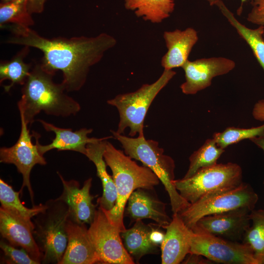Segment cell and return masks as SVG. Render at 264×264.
Listing matches in <instances>:
<instances>
[{
  "instance_id": "52a82bcc",
  "label": "cell",
  "mask_w": 264,
  "mask_h": 264,
  "mask_svg": "<svg viewBox=\"0 0 264 264\" xmlns=\"http://www.w3.org/2000/svg\"><path fill=\"white\" fill-rule=\"evenodd\" d=\"M242 182V168L233 162L216 163L199 169L189 178L173 181L180 196L190 204L208 194L236 188Z\"/></svg>"
},
{
  "instance_id": "83f0119b",
  "label": "cell",
  "mask_w": 264,
  "mask_h": 264,
  "mask_svg": "<svg viewBox=\"0 0 264 264\" xmlns=\"http://www.w3.org/2000/svg\"><path fill=\"white\" fill-rule=\"evenodd\" d=\"M224 152V149L219 147L213 138L206 139L190 156L188 169L183 178H189L199 169L216 164Z\"/></svg>"
},
{
  "instance_id": "44dd1931",
  "label": "cell",
  "mask_w": 264,
  "mask_h": 264,
  "mask_svg": "<svg viewBox=\"0 0 264 264\" xmlns=\"http://www.w3.org/2000/svg\"><path fill=\"white\" fill-rule=\"evenodd\" d=\"M108 139L89 143L87 145L86 156L95 166L97 176L101 181L103 194L97 199V204L102 209L109 211L115 205L117 192L112 176L107 171V164L104 158L106 142Z\"/></svg>"
},
{
  "instance_id": "1f68e13d",
  "label": "cell",
  "mask_w": 264,
  "mask_h": 264,
  "mask_svg": "<svg viewBox=\"0 0 264 264\" xmlns=\"http://www.w3.org/2000/svg\"><path fill=\"white\" fill-rule=\"evenodd\" d=\"M252 4L247 20L259 26H264V0H253Z\"/></svg>"
},
{
  "instance_id": "e0dca14e",
  "label": "cell",
  "mask_w": 264,
  "mask_h": 264,
  "mask_svg": "<svg viewBox=\"0 0 264 264\" xmlns=\"http://www.w3.org/2000/svg\"><path fill=\"white\" fill-rule=\"evenodd\" d=\"M160 246L162 264H179L190 254L192 230L178 213L173 214Z\"/></svg>"
},
{
  "instance_id": "836d02e7",
  "label": "cell",
  "mask_w": 264,
  "mask_h": 264,
  "mask_svg": "<svg viewBox=\"0 0 264 264\" xmlns=\"http://www.w3.org/2000/svg\"><path fill=\"white\" fill-rule=\"evenodd\" d=\"M252 114L253 118L259 121H264V99L258 100L254 105Z\"/></svg>"
},
{
  "instance_id": "484cf974",
  "label": "cell",
  "mask_w": 264,
  "mask_h": 264,
  "mask_svg": "<svg viewBox=\"0 0 264 264\" xmlns=\"http://www.w3.org/2000/svg\"><path fill=\"white\" fill-rule=\"evenodd\" d=\"M21 192L15 191L12 187L0 179V201L1 207L25 220L32 221L31 219L45 208V205L40 204L28 208L23 205L19 198Z\"/></svg>"
},
{
  "instance_id": "d6986e66",
  "label": "cell",
  "mask_w": 264,
  "mask_h": 264,
  "mask_svg": "<svg viewBox=\"0 0 264 264\" xmlns=\"http://www.w3.org/2000/svg\"><path fill=\"white\" fill-rule=\"evenodd\" d=\"M67 243L59 264H93L98 263L94 247L86 224L76 222L69 218L66 225Z\"/></svg>"
},
{
  "instance_id": "f35d334b",
  "label": "cell",
  "mask_w": 264,
  "mask_h": 264,
  "mask_svg": "<svg viewBox=\"0 0 264 264\" xmlns=\"http://www.w3.org/2000/svg\"><path fill=\"white\" fill-rule=\"evenodd\" d=\"M11 0H1L0 2H5L10 1H11Z\"/></svg>"
},
{
  "instance_id": "4316f807",
  "label": "cell",
  "mask_w": 264,
  "mask_h": 264,
  "mask_svg": "<svg viewBox=\"0 0 264 264\" xmlns=\"http://www.w3.org/2000/svg\"><path fill=\"white\" fill-rule=\"evenodd\" d=\"M249 218L251 224L242 242L251 248L258 264H264V209L252 210Z\"/></svg>"
},
{
  "instance_id": "d590c367",
  "label": "cell",
  "mask_w": 264,
  "mask_h": 264,
  "mask_svg": "<svg viewBox=\"0 0 264 264\" xmlns=\"http://www.w3.org/2000/svg\"><path fill=\"white\" fill-rule=\"evenodd\" d=\"M156 224H154L150 238L154 244L160 247L164 238L165 233L159 228L158 227L160 226L158 225L156 227Z\"/></svg>"
},
{
  "instance_id": "8fae6325",
  "label": "cell",
  "mask_w": 264,
  "mask_h": 264,
  "mask_svg": "<svg viewBox=\"0 0 264 264\" xmlns=\"http://www.w3.org/2000/svg\"><path fill=\"white\" fill-rule=\"evenodd\" d=\"M21 120L20 134L17 142L10 147H1L0 162L12 164L22 176V185L20 191L22 192L24 187L29 191L31 200L34 203V193L31 186L30 176L31 170L36 164L45 165L46 161L44 155L39 150L37 142L33 144L31 138L33 133H30L28 125L23 115L20 113Z\"/></svg>"
},
{
  "instance_id": "cb8c5ba5",
  "label": "cell",
  "mask_w": 264,
  "mask_h": 264,
  "mask_svg": "<svg viewBox=\"0 0 264 264\" xmlns=\"http://www.w3.org/2000/svg\"><path fill=\"white\" fill-rule=\"evenodd\" d=\"M124 6L138 18L159 23L170 16L175 3L174 0H125Z\"/></svg>"
},
{
  "instance_id": "e575fe53",
  "label": "cell",
  "mask_w": 264,
  "mask_h": 264,
  "mask_svg": "<svg viewBox=\"0 0 264 264\" xmlns=\"http://www.w3.org/2000/svg\"><path fill=\"white\" fill-rule=\"evenodd\" d=\"M188 255V256L187 255L184 260L183 261L182 263L199 264H208L214 263L212 261L200 255L189 254Z\"/></svg>"
},
{
  "instance_id": "d4e9b609",
  "label": "cell",
  "mask_w": 264,
  "mask_h": 264,
  "mask_svg": "<svg viewBox=\"0 0 264 264\" xmlns=\"http://www.w3.org/2000/svg\"><path fill=\"white\" fill-rule=\"evenodd\" d=\"M29 51V47H24L11 60L3 62L0 65V83L5 80L11 82L10 85L4 86L5 92H9L15 85H23L29 76L31 66L23 61Z\"/></svg>"
},
{
  "instance_id": "277c9868",
  "label": "cell",
  "mask_w": 264,
  "mask_h": 264,
  "mask_svg": "<svg viewBox=\"0 0 264 264\" xmlns=\"http://www.w3.org/2000/svg\"><path fill=\"white\" fill-rule=\"evenodd\" d=\"M111 132L113 137L121 144L127 155L142 162L157 176L169 195L173 214L179 213L190 205L180 196L173 184L175 179L176 166L174 159L164 154L163 149L159 146L157 141L146 139L144 135L133 138L116 131Z\"/></svg>"
},
{
  "instance_id": "2e32d148",
  "label": "cell",
  "mask_w": 264,
  "mask_h": 264,
  "mask_svg": "<svg viewBox=\"0 0 264 264\" xmlns=\"http://www.w3.org/2000/svg\"><path fill=\"white\" fill-rule=\"evenodd\" d=\"M47 132H52L55 134V138L49 144H40L39 139L40 135L35 132H33V137L37 142L38 149L42 154L53 150L60 151H72L80 153L86 155L87 145L92 142H96L104 139L112 138L113 136L101 138L89 137L88 135L92 132V129L83 128L78 131H73L71 129L59 128L48 123L42 119H38Z\"/></svg>"
},
{
  "instance_id": "7c38bea8",
  "label": "cell",
  "mask_w": 264,
  "mask_h": 264,
  "mask_svg": "<svg viewBox=\"0 0 264 264\" xmlns=\"http://www.w3.org/2000/svg\"><path fill=\"white\" fill-rule=\"evenodd\" d=\"M250 209L241 207L204 216L191 229L196 233L212 235L229 241L242 242L251 224Z\"/></svg>"
},
{
  "instance_id": "5bb4252c",
  "label": "cell",
  "mask_w": 264,
  "mask_h": 264,
  "mask_svg": "<svg viewBox=\"0 0 264 264\" xmlns=\"http://www.w3.org/2000/svg\"><path fill=\"white\" fill-rule=\"evenodd\" d=\"M57 173L63 186V192L58 198L67 205L70 219L79 223L90 225L94 218L98 205L93 203L95 197L90 194L92 178L85 180L80 188L77 181L66 180L59 172Z\"/></svg>"
},
{
  "instance_id": "9a60e30c",
  "label": "cell",
  "mask_w": 264,
  "mask_h": 264,
  "mask_svg": "<svg viewBox=\"0 0 264 264\" xmlns=\"http://www.w3.org/2000/svg\"><path fill=\"white\" fill-rule=\"evenodd\" d=\"M34 223L25 220L0 208V232L13 246L24 249L39 264L42 255L33 235Z\"/></svg>"
},
{
  "instance_id": "4dcf8cb0",
  "label": "cell",
  "mask_w": 264,
  "mask_h": 264,
  "mask_svg": "<svg viewBox=\"0 0 264 264\" xmlns=\"http://www.w3.org/2000/svg\"><path fill=\"white\" fill-rule=\"evenodd\" d=\"M0 247L2 251V263L9 264H39L24 249H18L1 240Z\"/></svg>"
},
{
  "instance_id": "5b68a950",
  "label": "cell",
  "mask_w": 264,
  "mask_h": 264,
  "mask_svg": "<svg viewBox=\"0 0 264 264\" xmlns=\"http://www.w3.org/2000/svg\"><path fill=\"white\" fill-rule=\"evenodd\" d=\"M34 218L33 235L42 255V263L59 264L67 243V205L57 198L48 200Z\"/></svg>"
},
{
  "instance_id": "30bf717a",
  "label": "cell",
  "mask_w": 264,
  "mask_h": 264,
  "mask_svg": "<svg viewBox=\"0 0 264 264\" xmlns=\"http://www.w3.org/2000/svg\"><path fill=\"white\" fill-rule=\"evenodd\" d=\"M190 254L203 256L214 263L258 264L248 244L203 233L192 231Z\"/></svg>"
},
{
  "instance_id": "7402d4cb",
  "label": "cell",
  "mask_w": 264,
  "mask_h": 264,
  "mask_svg": "<svg viewBox=\"0 0 264 264\" xmlns=\"http://www.w3.org/2000/svg\"><path fill=\"white\" fill-rule=\"evenodd\" d=\"M153 226V224H146L142 220H137L131 228L120 232L125 248L136 261L146 255L158 253L160 247L154 244L150 238Z\"/></svg>"
},
{
  "instance_id": "d6a6232c",
  "label": "cell",
  "mask_w": 264,
  "mask_h": 264,
  "mask_svg": "<svg viewBox=\"0 0 264 264\" xmlns=\"http://www.w3.org/2000/svg\"><path fill=\"white\" fill-rule=\"evenodd\" d=\"M46 0H28L27 8L31 14H39L44 10Z\"/></svg>"
},
{
  "instance_id": "ab89813d",
  "label": "cell",
  "mask_w": 264,
  "mask_h": 264,
  "mask_svg": "<svg viewBox=\"0 0 264 264\" xmlns=\"http://www.w3.org/2000/svg\"><path fill=\"white\" fill-rule=\"evenodd\" d=\"M263 185H264V180H263Z\"/></svg>"
},
{
  "instance_id": "8d00e7d4",
  "label": "cell",
  "mask_w": 264,
  "mask_h": 264,
  "mask_svg": "<svg viewBox=\"0 0 264 264\" xmlns=\"http://www.w3.org/2000/svg\"><path fill=\"white\" fill-rule=\"evenodd\" d=\"M250 140L263 150L264 152V135L253 137Z\"/></svg>"
},
{
  "instance_id": "60d3db41",
  "label": "cell",
  "mask_w": 264,
  "mask_h": 264,
  "mask_svg": "<svg viewBox=\"0 0 264 264\" xmlns=\"http://www.w3.org/2000/svg\"></svg>"
},
{
  "instance_id": "74e56055",
  "label": "cell",
  "mask_w": 264,
  "mask_h": 264,
  "mask_svg": "<svg viewBox=\"0 0 264 264\" xmlns=\"http://www.w3.org/2000/svg\"><path fill=\"white\" fill-rule=\"evenodd\" d=\"M207 0L210 3V5H212L214 2L216 0ZM246 0H241L242 3H243L244 2H245Z\"/></svg>"
},
{
  "instance_id": "6da1fadb",
  "label": "cell",
  "mask_w": 264,
  "mask_h": 264,
  "mask_svg": "<svg viewBox=\"0 0 264 264\" xmlns=\"http://www.w3.org/2000/svg\"><path fill=\"white\" fill-rule=\"evenodd\" d=\"M10 31L6 43L34 47L43 53L41 64L55 75L63 73L62 83L66 91L80 90L85 84L90 68L99 62L108 50L115 46L116 39L102 33L95 37H62L48 39L29 27L9 24L0 27Z\"/></svg>"
},
{
  "instance_id": "4fadbf2b",
  "label": "cell",
  "mask_w": 264,
  "mask_h": 264,
  "mask_svg": "<svg viewBox=\"0 0 264 264\" xmlns=\"http://www.w3.org/2000/svg\"><path fill=\"white\" fill-rule=\"evenodd\" d=\"M235 66L233 60L222 57L188 60L182 67L185 81L180 89L185 94H195L210 86L214 78L227 74Z\"/></svg>"
},
{
  "instance_id": "7a4b0ae2",
  "label": "cell",
  "mask_w": 264,
  "mask_h": 264,
  "mask_svg": "<svg viewBox=\"0 0 264 264\" xmlns=\"http://www.w3.org/2000/svg\"><path fill=\"white\" fill-rule=\"evenodd\" d=\"M54 74L37 63L22 88L18 107L28 125L43 111L48 115L63 117L76 115L81 110L79 103L66 92L64 85L55 83Z\"/></svg>"
},
{
  "instance_id": "9c48e42d",
  "label": "cell",
  "mask_w": 264,
  "mask_h": 264,
  "mask_svg": "<svg viewBox=\"0 0 264 264\" xmlns=\"http://www.w3.org/2000/svg\"><path fill=\"white\" fill-rule=\"evenodd\" d=\"M120 230L98 207L88 228L90 239L94 247L98 263L133 264L134 261L125 248Z\"/></svg>"
},
{
  "instance_id": "8992f818",
  "label": "cell",
  "mask_w": 264,
  "mask_h": 264,
  "mask_svg": "<svg viewBox=\"0 0 264 264\" xmlns=\"http://www.w3.org/2000/svg\"><path fill=\"white\" fill-rule=\"evenodd\" d=\"M176 74L173 69H164L159 78L153 83L145 84L136 91L119 94L107 101L115 107L119 114L117 132L123 134L126 128L129 135L144 136V122L149 108L159 92Z\"/></svg>"
},
{
  "instance_id": "603a6c76",
  "label": "cell",
  "mask_w": 264,
  "mask_h": 264,
  "mask_svg": "<svg viewBox=\"0 0 264 264\" xmlns=\"http://www.w3.org/2000/svg\"><path fill=\"white\" fill-rule=\"evenodd\" d=\"M217 6L238 34L248 44L255 58L264 71V26L251 29L241 23L220 0H216L213 5Z\"/></svg>"
},
{
  "instance_id": "ac0fdd59",
  "label": "cell",
  "mask_w": 264,
  "mask_h": 264,
  "mask_svg": "<svg viewBox=\"0 0 264 264\" xmlns=\"http://www.w3.org/2000/svg\"><path fill=\"white\" fill-rule=\"evenodd\" d=\"M154 189L138 188L134 191L128 199L124 213L132 221L150 219L163 228L172 219L166 212V203L152 192Z\"/></svg>"
},
{
  "instance_id": "ba28073f",
  "label": "cell",
  "mask_w": 264,
  "mask_h": 264,
  "mask_svg": "<svg viewBox=\"0 0 264 264\" xmlns=\"http://www.w3.org/2000/svg\"><path fill=\"white\" fill-rule=\"evenodd\" d=\"M258 199V196L251 186L243 182L236 188L208 194L178 214L191 229L204 216L241 207L252 210Z\"/></svg>"
},
{
  "instance_id": "ffe728a7",
  "label": "cell",
  "mask_w": 264,
  "mask_h": 264,
  "mask_svg": "<svg viewBox=\"0 0 264 264\" xmlns=\"http://www.w3.org/2000/svg\"><path fill=\"white\" fill-rule=\"evenodd\" d=\"M163 38L167 51L162 57L161 65L166 70L182 67L198 40L197 31L192 27L165 31Z\"/></svg>"
},
{
  "instance_id": "f1b7e54d",
  "label": "cell",
  "mask_w": 264,
  "mask_h": 264,
  "mask_svg": "<svg viewBox=\"0 0 264 264\" xmlns=\"http://www.w3.org/2000/svg\"><path fill=\"white\" fill-rule=\"evenodd\" d=\"M28 0H13L0 4V25L13 24L29 27L34 24L27 8Z\"/></svg>"
},
{
  "instance_id": "f546056e",
  "label": "cell",
  "mask_w": 264,
  "mask_h": 264,
  "mask_svg": "<svg viewBox=\"0 0 264 264\" xmlns=\"http://www.w3.org/2000/svg\"><path fill=\"white\" fill-rule=\"evenodd\" d=\"M264 135V124L249 128L227 127L222 132H215L212 138L219 147L225 149L228 146L243 140H250L255 137Z\"/></svg>"
},
{
  "instance_id": "3957f363",
  "label": "cell",
  "mask_w": 264,
  "mask_h": 264,
  "mask_svg": "<svg viewBox=\"0 0 264 264\" xmlns=\"http://www.w3.org/2000/svg\"><path fill=\"white\" fill-rule=\"evenodd\" d=\"M103 156L112 173L117 199L111 210L106 211L101 208L121 232L126 229L124 215L128 199L132 193L138 188L153 189L160 181L150 168L138 165L131 157L108 141Z\"/></svg>"
}]
</instances>
